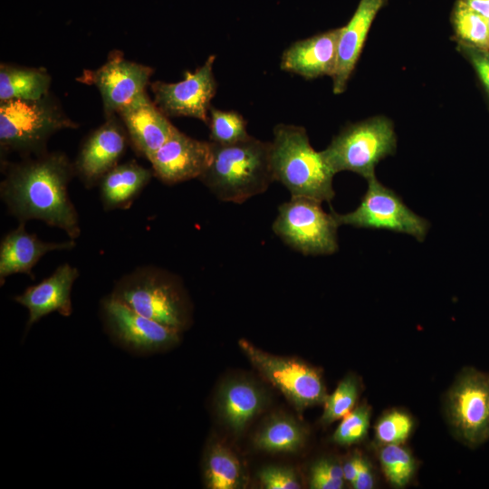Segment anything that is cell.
Wrapping results in <instances>:
<instances>
[{"instance_id":"cell-1","label":"cell","mask_w":489,"mask_h":489,"mask_svg":"<svg viewBox=\"0 0 489 489\" xmlns=\"http://www.w3.org/2000/svg\"><path fill=\"white\" fill-rule=\"evenodd\" d=\"M5 165L0 196L19 223L37 219L63 230L70 239L80 236L78 212L68 192L75 170L65 154L46 151Z\"/></svg>"},{"instance_id":"cell-2","label":"cell","mask_w":489,"mask_h":489,"mask_svg":"<svg viewBox=\"0 0 489 489\" xmlns=\"http://www.w3.org/2000/svg\"><path fill=\"white\" fill-rule=\"evenodd\" d=\"M270 161L273 180L282 183L291 197L321 203L333 199L335 173L321 151L312 148L303 127L280 123L273 128Z\"/></svg>"},{"instance_id":"cell-3","label":"cell","mask_w":489,"mask_h":489,"mask_svg":"<svg viewBox=\"0 0 489 489\" xmlns=\"http://www.w3.org/2000/svg\"><path fill=\"white\" fill-rule=\"evenodd\" d=\"M212 143V158L199 180L221 201L243 203L273 182L270 142L252 136L231 145Z\"/></svg>"},{"instance_id":"cell-4","label":"cell","mask_w":489,"mask_h":489,"mask_svg":"<svg viewBox=\"0 0 489 489\" xmlns=\"http://www.w3.org/2000/svg\"><path fill=\"white\" fill-rule=\"evenodd\" d=\"M50 94L38 100L0 101L1 153H19L23 158L46 152V143L54 133L77 129Z\"/></svg>"},{"instance_id":"cell-5","label":"cell","mask_w":489,"mask_h":489,"mask_svg":"<svg viewBox=\"0 0 489 489\" xmlns=\"http://www.w3.org/2000/svg\"><path fill=\"white\" fill-rule=\"evenodd\" d=\"M110 296L139 313L179 331L187 325V302L180 282L161 268H136L118 282Z\"/></svg>"},{"instance_id":"cell-6","label":"cell","mask_w":489,"mask_h":489,"mask_svg":"<svg viewBox=\"0 0 489 489\" xmlns=\"http://www.w3.org/2000/svg\"><path fill=\"white\" fill-rule=\"evenodd\" d=\"M396 149L393 122L375 116L343 128L321 153L335 174L351 171L368 180L375 177L379 162Z\"/></svg>"},{"instance_id":"cell-7","label":"cell","mask_w":489,"mask_h":489,"mask_svg":"<svg viewBox=\"0 0 489 489\" xmlns=\"http://www.w3.org/2000/svg\"><path fill=\"white\" fill-rule=\"evenodd\" d=\"M321 202L291 197L278 208L272 228L288 246L305 255L332 254L338 248L340 226L333 211L326 213Z\"/></svg>"},{"instance_id":"cell-8","label":"cell","mask_w":489,"mask_h":489,"mask_svg":"<svg viewBox=\"0 0 489 489\" xmlns=\"http://www.w3.org/2000/svg\"><path fill=\"white\" fill-rule=\"evenodd\" d=\"M367 181V191L355 210L342 215L333 211L339 225L388 230L412 235L418 242H423L430 227L429 222L414 213L376 176Z\"/></svg>"},{"instance_id":"cell-9","label":"cell","mask_w":489,"mask_h":489,"mask_svg":"<svg viewBox=\"0 0 489 489\" xmlns=\"http://www.w3.org/2000/svg\"><path fill=\"white\" fill-rule=\"evenodd\" d=\"M239 347L257 370L299 410L324 403L327 394L319 372L294 358L264 352L245 340Z\"/></svg>"},{"instance_id":"cell-10","label":"cell","mask_w":489,"mask_h":489,"mask_svg":"<svg viewBox=\"0 0 489 489\" xmlns=\"http://www.w3.org/2000/svg\"><path fill=\"white\" fill-rule=\"evenodd\" d=\"M216 55H210L194 72H186L177 82H151L155 104L168 117H191L207 124L211 101L216 92L213 72Z\"/></svg>"},{"instance_id":"cell-11","label":"cell","mask_w":489,"mask_h":489,"mask_svg":"<svg viewBox=\"0 0 489 489\" xmlns=\"http://www.w3.org/2000/svg\"><path fill=\"white\" fill-rule=\"evenodd\" d=\"M153 72V68L127 60L121 52L113 51L105 63L94 71L85 70L78 81L98 88L105 116L110 117L146 92Z\"/></svg>"},{"instance_id":"cell-12","label":"cell","mask_w":489,"mask_h":489,"mask_svg":"<svg viewBox=\"0 0 489 489\" xmlns=\"http://www.w3.org/2000/svg\"><path fill=\"white\" fill-rule=\"evenodd\" d=\"M449 417L463 441L471 446L489 437V378L465 369L449 394Z\"/></svg>"},{"instance_id":"cell-13","label":"cell","mask_w":489,"mask_h":489,"mask_svg":"<svg viewBox=\"0 0 489 489\" xmlns=\"http://www.w3.org/2000/svg\"><path fill=\"white\" fill-rule=\"evenodd\" d=\"M102 308L108 329L129 348L155 351L173 346L179 340V331L139 313L112 296L103 302Z\"/></svg>"},{"instance_id":"cell-14","label":"cell","mask_w":489,"mask_h":489,"mask_svg":"<svg viewBox=\"0 0 489 489\" xmlns=\"http://www.w3.org/2000/svg\"><path fill=\"white\" fill-rule=\"evenodd\" d=\"M212 143L193 139L177 129L148 159L155 177L168 185L199 178L210 164Z\"/></svg>"},{"instance_id":"cell-15","label":"cell","mask_w":489,"mask_h":489,"mask_svg":"<svg viewBox=\"0 0 489 489\" xmlns=\"http://www.w3.org/2000/svg\"><path fill=\"white\" fill-rule=\"evenodd\" d=\"M115 115L93 130L82 143L75 162V174L88 187L101 180L118 165L128 143V134Z\"/></svg>"},{"instance_id":"cell-16","label":"cell","mask_w":489,"mask_h":489,"mask_svg":"<svg viewBox=\"0 0 489 489\" xmlns=\"http://www.w3.org/2000/svg\"><path fill=\"white\" fill-rule=\"evenodd\" d=\"M134 149L147 159L177 129L147 92L119 112Z\"/></svg>"},{"instance_id":"cell-17","label":"cell","mask_w":489,"mask_h":489,"mask_svg":"<svg viewBox=\"0 0 489 489\" xmlns=\"http://www.w3.org/2000/svg\"><path fill=\"white\" fill-rule=\"evenodd\" d=\"M340 32L335 28L292 43L283 53L280 68L307 80L332 77Z\"/></svg>"},{"instance_id":"cell-18","label":"cell","mask_w":489,"mask_h":489,"mask_svg":"<svg viewBox=\"0 0 489 489\" xmlns=\"http://www.w3.org/2000/svg\"><path fill=\"white\" fill-rule=\"evenodd\" d=\"M78 276L77 267L62 264L49 277L15 296L14 301L28 309L27 327L53 312L70 316L72 312L71 292Z\"/></svg>"},{"instance_id":"cell-19","label":"cell","mask_w":489,"mask_h":489,"mask_svg":"<svg viewBox=\"0 0 489 489\" xmlns=\"http://www.w3.org/2000/svg\"><path fill=\"white\" fill-rule=\"evenodd\" d=\"M388 0H360L345 26L341 27L338 43L336 68L332 78V91H345L356 63L361 53L370 26Z\"/></svg>"},{"instance_id":"cell-20","label":"cell","mask_w":489,"mask_h":489,"mask_svg":"<svg viewBox=\"0 0 489 489\" xmlns=\"http://www.w3.org/2000/svg\"><path fill=\"white\" fill-rule=\"evenodd\" d=\"M75 244L72 239L59 243L43 242L34 234L28 233L25 223L21 222L0 243L1 285L6 277L14 273H24L34 278L32 269L45 254L71 250Z\"/></svg>"},{"instance_id":"cell-21","label":"cell","mask_w":489,"mask_h":489,"mask_svg":"<svg viewBox=\"0 0 489 489\" xmlns=\"http://www.w3.org/2000/svg\"><path fill=\"white\" fill-rule=\"evenodd\" d=\"M264 401V394L255 383L247 379H232L219 390L218 413L224 422L238 433L261 411Z\"/></svg>"},{"instance_id":"cell-22","label":"cell","mask_w":489,"mask_h":489,"mask_svg":"<svg viewBox=\"0 0 489 489\" xmlns=\"http://www.w3.org/2000/svg\"><path fill=\"white\" fill-rule=\"evenodd\" d=\"M153 175L151 169L134 160L116 165L100 181L101 199L104 209L128 208Z\"/></svg>"},{"instance_id":"cell-23","label":"cell","mask_w":489,"mask_h":489,"mask_svg":"<svg viewBox=\"0 0 489 489\" xmlns=\"http://www.w3.org/2000/svg\"><path fill=\"white\" fill-rule=\"evenodd\" d=\"M51 76L43 68L0 65V101L38 100L49 94Z\"/></svg>"},{"instance_id":"cell-24","label":"cell","mask_w":489,"mask_h":489,"mask_svg":"<svg viewBox=\"0 0 489 489\" xmlns=\"http://www.w3.org/2000/svg\"><path fill=\"white\" fill-rule=\"evenodd\" d=\"M305 431L295 420L285 416L269 419L256 434L257 448L271 453H291L299 450L305 441Z\"/></svg>"},{"instance_id":"cell-25","label":"cell","mask_w":489,"mask_h":489,"mask_svg":"<svg viewBox=\"0 0 489 489\" xmlns=\"http://www.w3.org/2000/svg\"><path fill=\"white\" fill-rule=\"evenodd\" d=\"M204 479L210 489H236L243 486L239 461L225 446L213 445L204 462Z\"/></svg>"},{"instance_id":"cell-26","label":"cell","mask_w":489,"mask_h":489,"mask_svg":"<svg viewBox=\"0 0 489 489\" xmlns=\"http://www.w3.org/2000/svg\"><path fill=\"white\" fill-rule=\"evenodd\" d=\"M452 24L458 43L489 51V27L486 20L457 0L452 12Z\"/></svg>"},{"instance_id":"cell-27","label":"cell","mask_w":489,"mask_h":489,"mask_svg":"<svg viewBox=\"0 0 489 489\" xmlns=\"http://www.w3.org/2000/svg\"><path fill=\"white\" fill-rule=\"evenodd\" d=\"M210 141L220 145H231L250 137L246 121L235 110H222L211 106L207 122Z\"/></svg>"},{"instance_id":"cell-28","label":"cell","mask_w":489,"mask_h":489,"mask_svg":"<svg viewBox=\"0 0 489 489\" xmlns=\"http://www.w3.org/2000/svg\"><path fill=\"white\" fill-rule=\"evenodd\" d=\"M379 459L385 475L394 486L403 487L409 482L415 463L407 449L396 444L387 445L381 449Z\"/></svg>"},{"instance_id":"cell-29","label":"cell","mask_w":489,"mask_h":489,"mask_svg":"<svg viewBox=\"0 0 489 489\" xmlns=\"http://www.w3.org/2000/svg\"><path fill=\"white\" fill-rule=\"evenodd\" d=\"M357 398L358 385L355 379L351 376L344 378L333 393L327 396L321 421L330 424L344 417L352 410Z\"/></svg>"},{"instance_id":"cell-30","label":"cell","mask_w":489,"mask_h":489,"mask_svg":"<svg viewBox=\"0 0 489 489\" xmlns=\"http://www.w3.org/2000/svg\"><path fill=\"white\" fill-rule=\"evenodd\" d=\"M369 409L360 406L347 414L333 434L335 443L342 446L360 442L367 434Z\"/></svg>"},{"instance_id":"cell-31","label":"cell","mask_w":489,"mask_h":489,"mask_svg":"<svg viewBox=\"0 0 489 489\" xmlns=\"http://www.w3.org/2000/svg\"><path fill=\"white\" fill-rule=\"evenodd\" d=\"M411 429L410 417L405 413L393 411L379 421L376 427V436L381 443L399 445L408 438Z\"/></svg>"},{"instance_id":"cell-32","label":"cell","mask_w":489,"mask_h":489,"mask_svg":"<svg viewBox=\"0 0 489 489\" xmlns=\"http://www.w3.org/2000/svg\"><path fill=\"white\" fill-rule=\"evenodd\" d=\"M258 477L266 489H299L301 484L292 469L285 466H267L260 470Z\"/></svg>"},{"instance_id":"cell-33","label":"cell","mask_w":489,"mask_h":489,"mask_svg":"<svg viewBox=\"0 0 489 489\" xmlns=\"http://www.w3.org/2000/svg\"><path fill=\"white\" fill-rule=\"evenodd\" d=\"M458 49L473 66L489 96V51L461 43H458Z\"/></svg>"},{"instance_id":"cell-34","label":"cell","mask_w":489,"mask_h":489,"mask_svg":"<svg viewBox=\"0 0 489 489\" xmlns=\"http://www.w3.org/2000/svg\"><path fill=\"white\" fill-rule=\"evenodd\" d=\"M311 474L324 475L332 478L344 479L342 466L331 459H321L314 463Z\"/></svg>"},{"instance_id":"cell-35","label":"cell","mask_w":489,"mask_h":489,"mask_svg":"<svg viewBox=\"0 0 489 489\" xmlns=\"http://www.w3.org/2000/svg\"><path fill=\"white\" fill-rule=\"evenodd\" d=\"M310 487L312 489H340L343 487V479L311 474Z\"/></svg>"},{"instance_id":"cell-36","label":"cell","mask_w":489,"mask_h":489,"mask_svg":"<svg viewBox=\"0 0 489 489\" xmlns=\"http://www.w3.org/2000/svg\"><path fill=\"white\" fill-rule=\"evenodd\" d=\"M351 484L355 489H370L373 487L374 481L371 468L366 460H363L362 465Z\"/></svg>"},{"instance_id":"cell-37","label":"cell","mask_w":489,"mask_h":489,"mask_svg":"<svg viewBox=\"0 0 489 489\" xmlns=\"http://www.w3.org/2000/svg\"><path fill=\"white\" fill-rule=\"evenodd\" d=\"M363 458L360 456H354L348 460L343 465V478L352 483L362 465Z\"/></svg>"},{"instance_id":"cell-38","label":"cell","mask_w":489,"mask_h":489,"mask_svg":"<svg viewBox=\"0 0 489 489\" xmlns=\"http://www.w3.org/2000/svg\"><path fill=\"white\" fill-rule=\"evenodd\" d=\"M486 22H487V24H488V27H489V19H487Z\"/></svg>"}]
</instances>
